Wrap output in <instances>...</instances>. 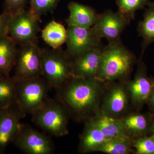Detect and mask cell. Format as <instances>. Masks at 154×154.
<instances>
[{"instance_id":"obj_1","label":"cell","mask_w":154,"mask_h":154,"mask_svg":"<svg viewBox=\"0 0 154 154\" xmlns=\"http://www.w3.org/2000/svg\"><path fill=\"white\" fill-rule=\"evenodd\" d=\"M106 83L97 79L72 76L57 89V99L63 105L70 117L84 122L100 110Z\"/></svg>"},{"instance_id":"obj_2","label":"cell","mask_w":154,"mask_h":154,"mask_svg":"<svg viewBox=\"0 0 154 154\" xmlns=\"http://www.w3.org/2000/svg\"><path fill=\"white\" fill-rule=\"evenodd\" d=\"M136 61L121 40L108 42L102 48L96 79L105 83L128 80Z\"/></svg>"},{"instance_id":"obj_3","label":"cell","mask_w":154,"mask_h":154,"mask_svg":"<svg viewBox=\"0 0 154 154\" xmlns=\"http://www.w3.org/2000/svg\"><path fill=\"white\" fill-rule=\"evenodd\" d=\"M16 80V103L24 118L43 105L51 88L42 76Z\"/></svg>"},{"instance_id":"obj_4","label":"cell","mask_w":154,"mask_h":154,"mask_svg":"<svg viewBox=\"0 0 154 154\" xmlns=\"http://www.w3.org/2000/svg\"><path fill=\"white\" fill-rule=\"evenodd\" d=\"M31 116L34 124L53 136L60 137L69 133L70 116L63 105L57 99L49 97Z\"/></svg>"},{"instance_id":"obj_5","label":"cell","mask_w":154,"mask_h":154,"mask_svg":"<svg viewBox=\"0 0 154 154\" xmlns=\"http://www.w3.org/2000/svg\"><path fill=\"white\" fill-rule=\"evenodd\" d=\"M42 74L56 90L72 76L71 59L60 48L42 49Z\"/></svg>"},{"instance_id":"obj_6","label":"cell","mask_w":154,"mask_h":154,"mask_svg":"<svg viewBox=\"0 0 154 154\" xmlns=\"http://www.w3.org/2000/svg\"><path fill=\"white\" fill-rule=\"evenodd\" d=\"M127 80L106 83L100 104L101 113L116 119L130 113L131 106Z\"/></svg>"},{"instance_id":"obj_7","label":"cell","mask_w":154,"mask_h":154,"mask_svg":"<svg viewBox=\"0 0 154 154\" xmlns=\"http://www.w3.org/2000/svg\"><path fill=\"white\" fill-rule=\"evenodd\" d=\"M13 143L26 154H52L55 150L49 137L28 124L22 123Z\"/></svg>"},{"instance_id":"obj_8","label":"cell","mask_w":154,"mask_h":154,"mask_svg":"<svg viewBox=\"0 0 154 154\" xmlns=\"http://www.w3.org/2000/svg\"><path fill=\"white\" fill-rule=\"evenodd\" d=\"M39 20L26 10L12 16L8 35L21 46L36 43L39 31Z\"/></svg>"},{"instance_id":"obj_9","label":"cell","mask_w":154,"mask_h":154,"mask_svg":"<svg viewBox=\"0 0 154 154\" xmlns=\"http://www.w3.org/2000/svg\"><path fill=\"white\" fill-rule=\"evenodd\" d=\"M143 54L137 61L134 78L127 80L131 108L136 111H139L147 104L154 88V79L149 76L146 66L143 60Z\"/></svg>"},{"instance_id":"obj_10","label":"cell","mask_w":154,"mask_h":154,"mask_svg":"<svg viewBox=\"0 0 154 154\" xmlns=\"http://www.w3.org/2000/svg\"><path fill=\"white\" fill-rule=\"evenodd\" d=\"M14 79H26L42 76V49L36 43L21 46L18 50Z\"/></svg>"},{"instance_id":"obj_11","label":"cell","mask_w":154,"mask_h":154,"mask_svg":"<svg viewBox=\"0 0 154 154\" xmlns=\"http://www.w3.org/2000/svg\"><path fill=\"white\" fill-rule=\"evenodd\" d=\"M130 22L118 11L107 10L98 15L91 28L100 39L105 38L108 42H114L120 40L122 33Z\"/></svg>"},{"instance_id":"obj_12","label":"cell","mask_w":154,"mask_h":154,"mask_svg":"<svg viewBox=\"0 0 154 154\" xmlns=\"http://www.w3.org/2000/svg\"><path fill=\"white\" fill-rule=\"evenodd\" d=\"M66 52L71 59L101 45L92 28L68 26Z\"/></svg>"},{"instance_id":"obj_13","label":"cell","mask_w":154,"mask_h":154,"mask_svg":"<svg viewBox=\"0 0 154 154\" xmlns=\"http://www.w3.org/2000/svg\"><path fill=\"white\" fill-rule=\"evenodd\" d=\"M17 103L0 109V154H4L7 147L16 137L23 118Z\"/></svg>"},{"instance_id":"obj_14","label":"cell","mask_w":154,"mask_h":154,"mask_svg":"<svg viewBox=\"0 0 154 154\" xmlns=\"http://www.w3.org/2000/svg\"><path fill=\"white\" fill-rule=\"evenodd\" d=\"M103 47L100 45L71 59L72 76L96 79Z\"/></svg>"},{"instance_id":"obj_15","label":"cell","mask_w":154,"mask_h":154,"mask_svg":"<svg viewBox=\"0 0 154 154\" xmlns=\"http://www.w3.org/2000/svg\"><path fill=\"white\" fill-rule=\"evenodd\" d=\"M138 111L129 113L119 119L125 129L133 139L147 136L152 133V113L144 114Z\"/></svg>"},{"instance_id":"obj_16","label":"cell","mask_w":154,"mask_h":154,"mask_svg":"<svg viewBox=\"0 0 154 154\" xmlns=\"http://www.w3.org/2000/svg\"><path fill=\"white\" fill-rule=\"evenodd\" d=\"M68 8L69 11V15L66 19L68 26L91 28L99 15L93 8L76 2L69 3Z\"/></svg>"},{"instance_id":"obj_17","label":"cell","mask_w":154,"mask_h":154,"mask_svg":"<svg viewBox=\"0 0 154 154\" xmlns=\"http://www.w3.org/2000/svg\"><path fill=\"white\" fill-rule=\"evenodd\" d=\"M82 133L80 135L78 150L81 154L96 152L100 145L107 140L103 133L91 119L85 122Z\"/></svg>"},{"instance_id":"obj_18","label":"cell","mask_w":154,"mask_h":154,"mask_svg":"<svg viewBox=\"0 0 154 154\" xmlns=\"http://www.w3.org/2000/svg\"><path fill=\"white\" fill-rule=\"evenodd\" d=\"M91 119L105 135L107 139H133L125 129L119 119L111 118L99 111Z\"/></svg>"},{"instance_id":"obj_19","label":"cell","mask_w":154,"mask_h":154,"mask_svg":"<svg viewBox=\"0 0 154 154\" xmlns=\"http://www.w3.org/2000/svg\"><path fill=\"white\" fill-rule=\"evenodd\" d=\"M17 44L8 35L0 39V74L10 76L15 66L18 50Z\"/></svg>"},{"instance_id":"obj_20","label":"cell","mask_w":154,"mask_h":154,"mask_svg":"<svg viewBox=\"0 0 154 154\" xmlns=\"http://www.w3.org/2000/svg\"><path fill=\"white\" fill-rule=\"evenodd\" d=\"M42 36L45 43L51 48H59L66 43L67 30L59 22L52 21L42 30Z\"/></svg>"},{"instance_id":"obj_21","label":"cell","mask_w":154,"mask_h":154,"mask_svg":"<svg viewBox=\"0 0 154 154\" xmlns=\"http://www.w3.org/2000/svg\"><path fill=\"white\" fill-rule=\"evenodd\" d=\"M143 14V19L139 22L137 31L143 38L142 43V53L154 42V2H150Z\"/></svg>"},{"instance_id":"obj_22","label":"cell","mask_w":154,"mask_h":154,"mask_svg":"<svg viewBox=\"0 0 154 154\" xmlns=\"http://www.w3.org/2000/svg\"><path fill=\"white\" fill-rule=\"evenodd\" d=\"M132 140L111 138L105 141L97 148L96 152L108 154H128L133 152Z\"/></svg>"},{"instance_id":"obj_23","label":"cell","mask_w":154,"mask_h":154,"mask_svg":"<svg viewBox=\"0 0 154 154\" xmlns=\"http://www.w3.org/2000/svg\"><path fill=\"white\" fill-rule=\"evenodd\" d=\"M16 83L14 77L5 76L0 79V109L16 103Z\"/></svg>"},{"instance_id":"obj_24","label":"cell","mask_w":154,"mask_h":154,"mask_svg":"<svg viewBox=\"0 0 154 154\" xmlns=\"http://www.w3.org/2000/svg\"><path fill=\"white\" fill-rule=\"evenodd\" d=\"M150 2L149 0H116L118 12L130 21L134 19L137 11L144 9Z\"/></svg>"},{"instance_id":"obj_25","label":"cell","mask_w":154,"mask_h":154,"mask_svg":"<svg viewBox=\"0 0 154 154\" xmlns=\"http://www.w3.org/2000/svg\"><path fill=\"white\" fill-rule=\"evenodd\" d=\"M60 0H30L28 11L30 14L40 21L41 17L54 10Z\"/></svg>"},{"instance_id":"obj_26","label":"cell","mask_w":154,"mask_h":154,"mask_svg":"<svg viewBox=\"0 0 154 154\" xmlns=\"http://www.w3.org/2000/svg\"><path fill=\"white\" fill-rule=\"evenodd\" d=\"M132 147L137 154H154V139L150 136L140 137L134 139Z\"/></svg>"},{"instance_id":"obj_27","label":"cell","mask_w":154,"mask_h":154,"mask_svg":"<svg viewBox=\"0 0 154 154\" xmlns=\"http://www.w3.org/2000/svg\"><path fill=\"white\" fill-rule=\"evenodd\" d=\"M27 2L28 0H5L4 11L14 16L25 10Z\"/></svg>"},{"instance_id":"obj_28","label":"cell","mask_w":154,"mask_h":154,"mask_svg":"<svg viewBox=\"0 0 154 154\" xmlns=\"http://www.w3.org/2000/svg\"><path fill=\"white\" fill-rule=\"evenodd\" d=\"M12 16L5 11L0 14V39L8 35V25Z\"/></svg>"},{"instance_id":"obj_29","label":"cell","mask_w":154,"mask_h":154,"mask_svg":"<svg viewBox=\"0 0 154 154\" xmlns=\"http://www.w3.org/2000/svg\"><path fill=\"white\" fill-rule=\"evenodd\" d=\"M149 108L152 113H154V88L149 97L147 103Z\"/></svg>"},{"instance_id":"obj_30","label":"cell","mask_w":154,"mask_h":154,"mask_svg":"<svg viewBox=\"0 0 154 154\" xmlns=\"http://www.w3.org/2000/svg\"><path fill=\"white\" fill-rule=\"evenodd\" d=\"M151 131L152 133H154V113H152V120Z\"/></svg>"},{"instance_id":"obj_31","label":"cell","mask_w":154,"mask_h":154,"mask_svg":"<svg viewBox=\"0 0 154 154\" xmlns=\"http://www.w3.org/2000/svg\"><path fill=\"white\" fill-rule=\"evenodd\" d=\"M5 77V76L1 74H0V79H2V78L3 77Z\"/></svg>"},{"instance_id":"obj_32","label":"cell","mask_w":154,"mask_h":154,"mask_svg":"<svg viewBox=\"0 0 154 154\" xmlns=\"http://www.w3.org/2000/svg\"><path fill=\"white\" fill-rule=\"evenodd\" d=\"M152 134H154V133H152Z\"/></svg>"}]
</instances>
